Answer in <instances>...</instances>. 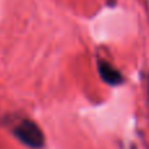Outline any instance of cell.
Listing matches in <instances>:
<instances>
[{"mask_svg":"<svg viewBox=\"0 0 149 149\" xmlns=\"http://www.w3.org/2000/svg\"><path fill=\"white\" fill-rule=\"evenodd\" d=\"M12 134L20 143L31 149H41L45 147V135L37 123L30 119H20L12 127Z\"/></svg>","mask_w":149,"mask_h":149,"instance_id":"obj_1","label":"cell"},{"mask_svg":"<svg viewBox=\"0 0 149 149\" xmlns=\"http://www.w3.org/2000/svg\"><path fill=\"white\" fill-rule=\"evenodd\" d=\"M98 73H100L101 79L103 82H106L110 86H118V85L123 84V74L119 72L116 68H114L109 62L103 59H98L97 62Z\"/></svg>","mask_w":149,"mask_h":149,"instance_id":"obj_2","label":"cell"},{"mask_svg":"<svg viewBox=\"0 0 149 149\" xmlns=\"http://www.w3.org/2000/svg\"><path fill=\"white\" fill-rule=\"evenodd\" d=\"M147 88H148V98H149V76H148V85H147Z\"/></svg>","mask_w":149,"mask_h":149,"instance_id":"obj_3","label":"cell"},{"mask_svg":"<svg viewBox=\"0 0 149 149\" xmlns=\"http://www.w3.org/2000/svg\"><path fill=\"white\" fill-rule=\"evenodd\" d=\"M131 149H136V147H135V145H132V147H131Z\"/></svg>","mask_w":149,"mask_h":149,"instance_id":"obj_4","label":"cell"}]
</instances>
